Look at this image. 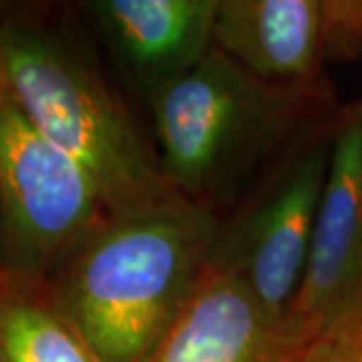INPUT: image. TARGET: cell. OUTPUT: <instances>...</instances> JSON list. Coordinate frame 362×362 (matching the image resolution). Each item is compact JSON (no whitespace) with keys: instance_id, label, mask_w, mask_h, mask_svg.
I'll list each match as a JSON object with an SVG mask.
<instances>
[{"instance_id":"1","label":"cell","mask_w":362,"mask_h":362,"mask_svg":"<svg viewBox=\"0 0 362 362\" xmlns=\"http://www.w3.org/2000/svg\"><path fill=\"white\" fill-rule=\"evenodd\" d=\"M221 216L177 197L109 218L47 280L101 362H147L211 262Z\"/></svg>"},{"instance_id":"2","label":"cell","mask_w":362,"mask_h":362,"mask_svg":"<svg viewBox=\"0 0 362 362\" xmlns=\"http://www.w3.org/2000/svg\"><path fill=\"white\" fill-rule=\"evenodd\" d=\"M145 101L169 183L218 216L262 169H270L308 133L330 125L342 109L334 89L262 81L216 47Z\"/></svg>"},{"instance_id":"3","label":"cell","mask_w":362,"mask_h":362,"mask_svg":"<svg viewBox=\"0 0 362 362\" xmlns=\"http://www.w3.org/2000/svg\"><path fill=\"white\" fill-rule=\"evenodd\" d=\"M0 81L33 125L93 177L111 218L181 197L123 97L65 30L0 8Z\"/></svg>"},{"instance_id":"4","label":"cell","mask_w":362,"mask_h":362,"mask_svg":"<svg viewBox=\"0 0 362 362\" xmlns=\"http://www.w3.org/2000/svg\"><path fill=\"white\" fill-rule=\"evenodd\" d=\"M109 218L93 177L0 81V272L49 280Z\"/></svg>"},{"instance_id":"5","label":"cell","mask_w":362,"mask_h":362,"mask_svg":"<svg viewBox=\"0 0 362 362\" xmlns=\"http://www.w3.org/2000/svg\"><path fill=\"white\" fill-rule=\"evenodd\" d=\"M338 117V115H337ZM334 123L292 145L221 232L211 264L232 274L272 322L284 324L310 254L332 157Z\"/></svg>"},{"instance_id":"6","label":"cell","mask_w":362,"mask_h":362,"mask_svg":"<svg viewBox=\"0 0 362 362\" xmlns=\"http://www.w3.org/2000/svg\"><path fill=\"white\" fill-rule=\"evenodd\" d=\"M362 318V97L342 105L304 278L288 332L328 361Z\"/></svg>"},{"instance_id":"7","label":"cell","mask_w":362,"mask_h":362,"mask_svg":"<svg viewBox=\"0 0 362 362\" xmlns=\"http://www.w3.org/2000/svg\"><path fill=\"white\" fill-rule=\"evenodd\" d=\"M81 8L143 99L214 49L218 0H90Z\"/></svg>"},{"instance_id":"8","label":"cell","mask_w":362,"mask_h":362,"mask_svg":"<svg viewBox=\"0 0 362 362\" xmlns=\"http://www.w3.org/2000/svg\"><path fill=\"white\" fill-rule=\"evenodd\" d=\"M147 362H316L272 322L232 274L211 262L195 292Z\"/></svg>"},{"instance_id":"9","label":"cell","mask_w":362,"mask_h":362,"mask_svg":"<svg viewBox=\"0 0 362 362\" xmlns=\"http://www.w3.org/2000/svg\"><path fill=\"white\" fill-rule=\"evenodd\" d=\"M214 47L274 85L334 89L326 75L324 0H218Z\"/></svg>"},{"instance_id":"10","label":"cell","mask_w":362,"mask_h":362,"mask_svg":"<svg viewBox=\"0 0 362 362\" xmlns=\"http://www.w3.org/2000/svg\"><path fill=\"white\" fill-rule=\"evenodd\" d=\"M0 362H101L47 280L0 272Z\"/></svg>"},{"instance_id":"11","label":"cell","mask_w":362,"mask_h":362,"mask_svg":"<svg viewBox=\"0 0 362 362\" xmlns=\"http://www.w3.org/2000/svg\"><path fill=\"white\" fill-rule=\"evenodd\" d=\"M328 63L362 61V0H324Z\"/></svg>"},{"instance_id":"12","label":"cell","mask_w":362,"mask_h":362,"mask_svg":"<svg viewBox=\"0 0 362 362\" xmlns=\"http://www.w3.org/2000/svg\"><path fill=\"white\" fill-rule=\"evenodd\" d=\"M324 362H362V318L358 326L354 328L352 337L346 340V344Z\"/></svg>"}]
</instances>
